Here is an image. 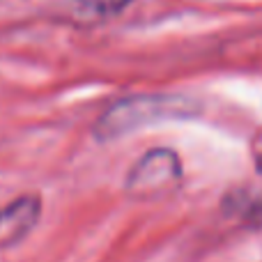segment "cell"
I'll use <instances>...</instances> for the list:
<instances>
[{"mask_svg":"<svg viewBox=\"0 0 262 262\" xmlns=\"http://www.w3.org/2000/svg\"><path fill=\"white\" fill-rule=\"evenodd\" d=\"M193 111H195L193 101L180 95L129 97V99L113 104L101 115L95 127V134L101 140H113L134 129L145 127V124L161 122V120H170V118H186Z\"/></svg>","mask_w":262,"mask_h":262,"instance_id":"1","label":"cell"},{"mask_svg":"<svg viewBox=\"0 0 262 262\" xmlns=\"http://www.w3.org/2000/svg\"><path fill=\"white\" fill-rule=\"evenodd\" d=\"M39 219V198L37 195H23V198L9 203L0 209V246L18 242Z\"/></svg>","mask_w":262,"mask_h":262,"instance_id":"3","label":"cell"},{"mask_svg":"<svg viewBox=\"0 0 262 262\" xmlns=\"http://www.w3.org/2000/svg\"><path fill=\"white\" fill-rule=\"evenodd\" d=\"M182 163L172 149H152L147 152L127 177V191L136 198H152L166 193L180 182Z\"/></svg>","mask_w":262,"mask_h":262,"instance_id":"2","label":"cell"},{"mask_svg":"<svg viewBox=\"0 0 262 262\" xmlns=\"http://www.w3.org/2000/svg\"><path fill=\"white\" fill-rule=\"evenodd\" d=\"M253 154H255V161H258V168L262 170V138H258V140H255Z\"/></svg>","mask_w":262,"mask_h":262,"instance_id":"5","label":"cell"},{"mask_svg":"<svg viewBox=\"0 0 262 262\" xmlns=\"http://www.w3.org/2000/svg\"><path fill=\"white\" fill-rule=\"evenodd\" d=\"M72 3L90 16H113V14L122 12L134 0H72Z\"/></svg>","mask_w":262,"mask_h":262,"instance_id":"4","label":"cell"}]
</instances>
